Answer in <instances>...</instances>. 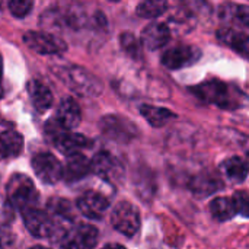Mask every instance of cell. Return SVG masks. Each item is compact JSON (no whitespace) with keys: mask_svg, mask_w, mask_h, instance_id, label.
Here are the masks:
<instances>
[{"mask_svg":"<svg viewBox=\"0 0 249 249\" xmlns=\"http://www.w3.org/2000/svg\"><path fill=\"white\" fill-rule=\"evenodd\" d=\"M90 174V160L83 153H74L66 156V165L63 168V177L73 182L86 178Z\"/></svg>","mask_w":249,"mask_h":249,"instance_id":"2e32d148","label":"cell"},{"mask_svg":"<svg viewBox=\"0 0 249 249\" xmlns=\"http://www.w3.org/2000/svg\"><path fill=\"white\" fill-rule=\"evenodd\" d=\"M0 7H1V3H0Z\"/></svg>","mask_w":249,"mask_h":249,"instance_id":"d590c367","label":"cell"},{"mask_svg":"<svg viewBox=\"0 0 249 249\" xmlns=\"http://www.w3.org/2000/svg\"><path fill=\"white\" fill-rule=\"evenodd\" d=\"M232 200H233L236 213H241L242 216H247L248 214V194H247V191L236 193Z\"/></svg>","mask_w":249,"mask_h":249,"instance_id":"f1b7e54d","label":"cell"},{"mask_svg":"<svg viewBox=\"0 0 249 249\" xmlns=\"http://www.w3.org/2000/svg\"><path fill=\"white\" fill-rule=\"evenodd\" d=\"M99 128L104 136L118 143H128L137 134V127L120 115H105L99 121Z\"/></svg>","mask_w":249,"mask_h":249,"instance_id":"ba28073f","label":"cell"},{"mask_svg":"<svg viewBox=\"0 0 249 249\" xmlns=\"http://www.w3.org/2000/svg\"><path fill=\"white\" fill-rule=\"evenodd\" d=\"M25 228L35 238H48L54 233V220L50 214L39 209H31L22 213Z\"/></svg>","mask_w":249,"mask_h":249,"instance_id":"8fae6325","label":"cell"},{"mask_svg":"<svg viewBox=\"0 0 249 249\" xmlns=\"http://www.w3.org/2000/svg\"><path fill=\"white\" fill-rule=\"evenodd\" d=\"M140 213L128 201H120L111 212V223L115 231L127 238H133L140 229Z\"/></svg>","mask_w":249,"mask_h":249,"instance_id":"277c9868","label":"cell"},{"mask_svg":"<svg viewBox=\"0 0 249 249\" xmlns=\"http://www.w3.org/2000/svg\"><path fill=\"white\" fill-rule=\"evenodd\" d=\"M31 249H50V248H47V247H41V245H36V247H32Z\"/></svg>","mask_w":249,"mask_h":249,"instance_id":"d6a6232c","label":"cell"},{"mask_svg":"<svg viewBox=\"0 0 249 249\" xmlns=\"http://www.w3.org/2000/svg\"><path fill=\"white\" fill-rule=\"evenodd\" d=\"M223 184L219 177L210 174H201L196 177L191 182V188L198 196H210L219 190H222Z\"/></svg>","mask_w":249,"mask_h":249,"instance_id":"7402d4cb","label":"cell"},{"mask_svg":"<svg viewBox=\"0 0 249 249\" xmlns=\"http://www.w3.org/2000/svg\"><path fill=\"white\" fill-rule=\"evenodd\" d=\"M223 174L235 184H241L247 179L248 175V165L239 156H232L222 163Z\"/></svg>","mask_w":249,"mask_h":249,"instance_id":"44dd1931","label":"cell"},{"mask_svg":"<svg viewBox=\"0 0 249 249\" xmlns=\"http://www.w3.org/2000/svg\"><path fill=\"white\" fill-rule=\"evenodd\" d=\"M31 165H32L35 175L44 184L53 185V184H57L63 178V165L54 155L48 152L35 155L32 158Z\"/></svg>","mask_w":249,"mask_h":249,"instance_id":"9c48e42d","label":"cell"},{"mask_svg":"<svg viewBox=\"0 0 249 249\" xmlns=\"http://www.w3.org/2000/svg\"><path fill=\"white\" fill-rule=\"evenodd\" d=\"M9 10L16 18H25L34 7V3L29 0H10L9 1Z\"/></svg>","mask_w":249,"mask_h":249,"instance_id":"83f0119b","label":"cell"},{"mask_svg":"<svg viewBox=\"0 0 249 249\" xmlns=\"http://www.w3.org/2000/svg\"><path fill=\"white\" fill-rule=\"evenodd\" d=\"M120 44L123 47V50L133 58H139L140 57V53H142V47H140V42L139 39L136 38L134 34L131 32H123L120 35Z\"/></svg>","mask_w":249,"mask_h":249,"instance_id":"4316f807","label":"cell"},{"mask_svg":"<svg viewBox=\"0 0 249 249\" xmlns=\"http://www.w3.org/2000/svg\"><path fill=\"white\" fill-rule=\"evenodd\" d=\"M168 9V3L166 1H158V0H152V1H142L136 12L140 18L144 19H155L160 15H163Z\"/></svg>","mask_w":249,"mask_h":249,"instance_id":"d4e9b609","label":"cell"},{"mask_svg":"<svg viewBox=\"0 0 249 249\" xmlns=\"http://www.w3.org/2000/svg\"><path fill=\"white\" fill-rule=\"evenodd\" d=\"M76 206L79 212L88 219L98 220V219H102L105 213L108 212L109 200L98 191H86L77 198Z\"/></svg>","mask_w":249,"mask_h":249,"instance_id":"7c38bea8","label":"cell"},{"mask_svg":"<svg viewBox=\"0 0 249 249\" xmlns=\"http://www.w3.org/2000/svg\"><path fill=\"white\" fill-rule=\"evenodd\" d=\"M6 196L9 203L22 213L35 209L39 201V193L34 181L23 174H13L6 184Z\"/></svg>","mask_w":249,"mask_h":249,"instance_id":"6da1fadb","label":"cell"},{"mask_svg":"<svg viewBox=\"0 0 249 249\" xmlns=\"http://www.w3.org/2000/svg\"><path fill=\"white\" fill-rule=\"evenodd\" d=\"M210 213L219 222H226L233 219L238 213L232 198L228 197H217L210 203Z\"/></svg>","mask_w":249,"mask_h":249,"instance_id":"603a6c76","label":"cell"},{"mask_svg":"<svg viewBox=\"0 0 249 249\" xmlns=\"http://www.w3.org/2000/svg\"><path fill=\"white\" fill-rule=\"evenodd\" d=\"M217 38L229 45L231 48L236 50L239 54H242L244 57H248V35L245 32H241L238 31L236 28H232V26H225V28H220L217 31Z\"/></svg>","mask_w":249,"mask_h":249,"instance_id":"e0dca14e","label":"cell"},{"mask_svg":"<svg viewBox=\"0 0 249 249\" xmlns=\"http://www.w3.org/2000/svg\"><path fill=\"white\" fill-rule=\"evenodd\" d=\"M98 244V229L92 225H74L63 233V249H93Z\"/></svg>","mask_w":249,"mask_h":249,"instance_id":"8992f818","label":"cell"},{"mask_svg":"<svg viewBox=\"0 0 249 249\" xmlns=\"http://www.w3.org/2000/svg\"><path fill=\"white\" fill-rule=\"evenodd\" d=\"M190 90L193 92V95H196L198 99H201L206 104H214L220 108H228V109L239 107V102L233 99L235 92H232L231 88L220 80L204 82L190 88Z\"/></svg>","mask_w":249,"mask_h":249,"instance_id":"3957f363","label":"cell"},{"mask_svg":"<svg viewBox=\"0 0 249 249\" xmlns=\"http://www.w3.org/2000/svg\"><path fill=\"white\" fill-rule=\"evenodd\" d=\"M57 76L67 85V88L82 96H96L102 92L101 80L79 66H63L55 70Z\"/></svg>","mask_w":249,"mask_h":249,"instance_id":"7a4b0ae2","label":"cell"},{"mask_svg":"<svg viewBox=\"0 0 249 249\" xmlns=\"http://www.w3.org/2000/svg\"><path fill=\"white\" fill-rule=\"evenodd\" d=\"M54 120L64 131L77 128L82 121V111L79 104L73 98H64L57 108Z\"/></svg>","mask_w":249,"mask_h":249,"instance_id":"4fadbf2b","label":"cell"},{"mask_svg":"<svg viewBox=\"0 0 249 249\" xmlns=\"http://www.w3.org/2000/svg\"><path fill=\"white\" fill-rule=\"evenodd\" d=\"M220 18L226 23L241 25L244 28L249 26V9L244 4L226 3L220 6Z\"/></svg>","mask_w":249,"mask_h":249,"instance_id":"d6986e66","label":"cell"},{"mask_svg":"<svg viewBox=\"0 0 249 249\" xmlns=\"http://www.w3.org/2000/svg\"><path fill=\"white\" fill-rule=\"evenodd\" d=\"M23 42L26 44L29 50L38 54H44V55L61 54L67 50V45L61 38L48 32H41V31L26 32L23 35Z\"/></svg>","mask_w":249,"mask_h":249,"instance_id":"52a82bcc","label":"cell"},{"mask_svg":"<svg viewBox=\"0 0 249 249\" xmlns=\"http://www.w3.org/2000/svg\"><path fill=\"white\" fill-rule=\"evenodd\" d=\"M101 249H125L123 245H118V244H108V245H105L104 248Z\"/></svg>","mask_w":249,"mask_h":249,"instance_id":"4dcf8cb0","label":"cell"},{"mask_svg":"<svg viewBox=\"0 0 249 249\" xmlns=\"http://www.w3.org/2000/svg\"><path fill=\"white\" fill-rule=\"evenodd\" d=\"M54 146L57 150H60L63 155L70 156L74 153H82V150L88 149L92 146V140L88 139L83 134L79 133H70V131H63L58 136L53 139Z\"/></svg>","mask_w":249,"mask_h":249,"instance_id":"5bb4252c","label":"cell"},{"mask_svg":"<svg viewBox=\"0 0 249 249\" xmlns=\"http://www.w3.org/2000/svg\"><path fill=\"white\" fill-rule=\"evenodd\" d=\"M90 172L109 184H118L124 179L123 163L108 152H98L90 160Z\"/></svg>","mask_w":249,"mask_h":249,"instance_id":"5b68a950","label":"cell"},{"mask_svg":"<svg viewBox=\"0 0 249 249\" xmlns=\"http://www.w3.org/2000/svg\"><path fill=\"white\" fill-rule=\"evenodd\" d=\"M140 112L142 115L146 118V121L152 125V127H163L166 125L169 121H172L177 115L169 111L168 108H162V107H152V105H142L140 107Z\"/></svg>","mask_w":249,"mask_h":249,"instance_id":"ffe728a7","label":"cell"},{"mask_svg":"<svg viewBox=\"0 0 249 249\" xmlns=\"http://www.w3.org/2000/svg\"><path fill=\"white\" fill-rule=\"evenodd\" d=\"M26 90H28L31 102H32V105L35 107L36 111L44 112V111L51 108V105H53V93L44 83H41L38 80H31L26 85Z\"/></svg>","mask_w":249,"mask_h":249,"instance_id":"ac0fdd59","label":"cell"},{"mask_svg":"<svg viewBox=\"0 0 249 249\" xmlns=\"http://www.w3.org/2000/svg\"><path fill=\"white\" fill-rule=\"evenodd\" d=\"M4 95V90H3V86H1V79H0V98H3Z\"/></svg>","mask_w":249,"mask_h":249,"instance_id":"1f68e13d","label":"cell"},{"mask_svg":"<svg viewBox=\"0 0 249 249\" xmlns=\"http://www.w3.org/2000/svg\"><path fill=\"white\" fill-rule=\"evenodd\" d=\"M169 39H171V31L168 25L160 23V22L149 23L142 31V42L150 51L165 47L169 42Z\"/></svg>","mask_w":249,"mask_h":249,"instance_id":"9a60e30c","label":"cell"},{"mask_svg":"<svg viewBox=\"0 0 249 249\" xmlns=\"http://www.w3.org/2000/svg\"><path fill=\"white\" fill-rule=\"evenodd\" d=\"M0 249H3V248H1V245H0Z\"/></svg>","mask_w":249,"mask_h":249,"instance_id":"e575fe53","label":"cell"},{"mask_svg":"<svg viewBox=\"0 0 249 249\" xmlns=\"http://www.w3.org/2000/svg\"><path fill=\"white\" fill-rule=\"evenodd\" d=\"M6 158H9V153H7V150H6L3 142L0 140V160H3V159H6Z\"/></svg>","mask_w":249,"mask_h":249,"instance_id":"f546056e","label":"cell"},{"mask_svg":"<svg viewBox=\"0 0 249 249\" xmlns=\"http://www.w3.org/2000/svg\"><path fill=\"white\" fill-rule=\"evenodd\" d=\"M1 69H3V63H1V57H0V79H1Z\"/></svg>","mask_w":249,"mask_h":249,"instance_id":"836d02e7","label":"cell"},{"mask_svg":"<svg viewBox=\"0 0 249 249\" xmlns=\"http://www.w3.org/2000/svg\"><path fill=\"white\" fill-rule=\"evenodd\" d=\"M48 207V214L50 217L55 216V217H60L63 220H73L74 217V213H73V206L70 201L67 200H63V198H51L47 204Z\"/></svg>","mask_w":249,"mask_h":249,"instance_id":"cb8c5ba5","label":"cell"},{"mask_svg":"<svg viewBox=\"0 0 249 249\" xmlns=\"http://www.w3.org/2000/svg\"><path fill=\"white\" fill-rule=\"evenodd\" d=\"M0 140L3 142L9 156H16L23 147V139L16 130H4L0 133Z\"/></svg>","mask_w":249,"mask_h":249,"instance_id":"484cf974","label":"cell"},{"mask_svg":"<svg viewBox=\"0 0 249 249\" xmlns=\"http://www.w3.org/2000/svg\"><path fill=\"white\" fill-rule=\"evenodd\" d=\"M201 57V50L196 45H175L162 54V64L169 70H179L197 63Z\"/></svg>","mask_w":249,"mask_h":249,"instance_id":"30bf717a","label":"cell"}]
</instances>
